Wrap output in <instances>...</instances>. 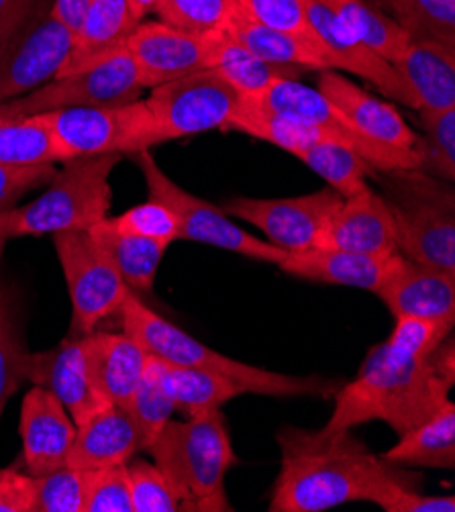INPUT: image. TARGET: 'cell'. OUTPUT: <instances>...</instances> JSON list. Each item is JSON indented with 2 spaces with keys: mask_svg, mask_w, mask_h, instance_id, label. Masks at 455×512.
Listing matches in <instances>:
<instances>
[{
  "mask_svg": "<svg viewBox=\"0 0 455 512\" xmlns=\"http://www.w3.org/2000/svg\"><path fill=\"white\" fill-rule=\"evenodd\" d=\"M60 143L66 162L105 153H137L160 143L158 125L145 100L127 105L78 107L37 115Z\"/></svg>",
  "mask_w": 455,
  "mask_h": 512,
  "instance_id": "cell-8",
  "label": "cell"
},
{
  "mask_svg": "<svg viewBox=\"0 0 455 512\" xmlns=\"http://www.w3.org/2000/svg\"><path fill=\"white\" fill-rule=\"evenodd\" d=\"M74 35L52 15L23 19L0 49V105L54 80L68 64Z\"/></svg>",
  "mask_w": 455,
  "mask_h": 512,
  "instance_id": "cell-14",
  "label": "cell"
},
{
  "mask_svg": "<svg viewBox=\"0 0 455 512\" xmlns=\"http://www.w3.org/2000/svg\"><path fill=\"white\" fill-rule=\"evenodd\" d=\"M398 255L400 253H392L388 258H376V255L343 249L311 247L298 253H288L278 268L302 280L362 288L376 294L394 268Z\"/></svg>",
  "mask_w": 455,
  "mask_h": 512,
  "instance_id": "cell-22",
  "label": "cell"
},
{
  "mask_svg": "<svg viewBox=\"0 0 455 512\" xmlns=\"http://www.w3.org/2000/svg\"><path fill=\"white\" fill-rule=\"evenodd\" d=\"M139 23L129 0H92L88 15L74 37L70 60L60 74L88 68L119 54Z\"/></svg>",
  "mask_w": 455,
  "mask_h": 512,
  "instance_id": "cell-25",
  "label": "cell"
},
{
  "mask_svg": "<svg viewBox=\"0 0 455 512\" xmlns=\"http://www.w3.org/2000/svg\"><path fill=\"white\" fill-rule=\"evenodd\" d=\"M231 37L243 43L249 51L270 64L296 68V70H333V62L327 51L294 35L268 29L251 19L235 0V7L225 29Z\"/></svg>",
  "mask_w": 455,
  "mask_h": 512,
  "instance_id": "cell-26",
  "label": "cell"
},
{
  "mask_svg": "<svg viewBox=\"0 0 455 512\" xmlns=\"http://www.w3.org/2000/svg\"><path fill=\"white\" fill-rule=\"evenodd\" d=\"M415 482H390L374 496L372 504H378L386 512H455V496L421 494Z\"/></svg>",
  "mask_w": 455,
  "mask_h": 512,
  "instance_id": "cell-46",
  "label": "cell"
},
{
  "mask_svg": "<svg viewBox=\"0 0 455 512\" xmlns=\"http://www.w3.org/2000/svg\"><path fill=\"white\" fill-rule=\"evenodd\" d=\"M52 237L72 300L70 337L90 335L119 311L129 286L88 229L62 231Z\"/></svg>",
  "mask_w": 455,
  "mask_h": 512,
  "instance_id": "cell-11",
  "label": "cell"
},
{
  "mask_svg": "<svg viewBox=\"0 0 455 512\" xmlns=\"http://www.w3.org/2000/svg\"><path fill=\"white\" fill-rule=\"evenodd\" d=\"M376 296L388 306L394 319L415 317L455 323V272L398 255Z\"/></svg>",
  "mask_w": 455,
  "mask_h": 512,
  "instance_id": "cell-19",
  "label": "cell"
},
{
  "mask_svg": "<svg viewBox=\"0 0 455 512\" xmlns=\"http://www.w3.org/2000/svg\"><path fill=\"white\" fill-rule=\"evenodd\" d=\"M133 158L143 174L145 188L149 198H154L176 215L178 219V239L209 243L213 247L233 251L249 260H258L266 264L280 266L286 258V251L272 245L266 239H260L237 227L221 207L202 200L196 194H190L178 186L154 160L149 149L133 153Z\"/></svg>",
  "mask_w": 455,
  "mask_h": 512,
  "instance_id": "cell-9",
  "label": "cell"
},
{
  "mask_svg": "<svg viewBox=\"0 0 455 512\" xmlns=\"http://www.w3.org/2000/svg\"><path fill=\"white\" fill-rule=\"evenodd\" d=\"M237 102L239 94L215 70H202L151 88L145 105L164 143L225 129Z\"/></svg>",
  "mask_w": 455,
  "mask_h": 512,
  "instance_id": "cell-12",
  "label": "cell"
},
{
  "mask_svg": "<svg viewBox=\"0 0 455 512\" xmlns=\"http://www.w3.org/2000/svg\"><path fill=\"white\" fill-rule=\"evenodd\" d=\"M54 174H56L54 164L35 166V168L0 166V213L17 207L19 198L31 192L33 188L49 184Z\"/></svg>",
  "mask_w": 455,
  "mask_h": 512,
  "instance_id": "cell-47",
  "label": "cell"
},
{
  "mask_svg": "<svg viewBox=\"0 0 455 512\" xmlns=\"http://www.w3.org/2000/svg\"><path fill=\"white\" fill-rule=\"evenodd\" d=\"M29 360L31 353L25 347L19 323L17 294L0 282V415L27 380Z\"/></svg>",
  "mask_w": 455,
  "mask_h": 512,
  "instance_id": "cell-35",
  "label": "cell"
},
{
  "mask_svg": "<svg viewBox=\"0 0 455 512\" xmlns=\"http://www.w3.org/2000/svg\"><path fill=\"white\" fill-rule=\"evenodd\" d=\"M109 219L119 231L154 239L166 247L178 241L180 227H178L176 215L166 207V204L154 198H149L143 204H137V207L125 211L119 217H109Z\"/></svg>",
  "mask_w": 455,
  "mask_h": 512,
  "instance_id": "cell-44",
  "label": "cell"
},
{
  "mask_svg": "<svg viewBox=\"0 0 455 512\" xmlns=\"http://www.w3.org/2000/svg\"><path fill=\"white\" fill-rule=\"evenodd\" d=\"M141 449L137 427L119 404H107L76 427L66 466L100 470L127 464Z\"/></svg>",
  "mask_w": 455,
  "mask_h": 512,
  "instance_id": "cell-23",
  "label": "cell"
},
{
  "mask_svg": "<svg viewBox=\"0 0 455 512\" xmlns=\"http://www.w3.org/2000/svg\"><path fill=\"white\" fill-rule=\"evenodd\" d=\"M323 3L378 56L392 66L411 45V37L388 13L368 0H323Z\"/></svg>",
  "mask_w": 455,
  "mask_h": 512,
  "instance_id": "cell-33",
  "label": "cell"
},
{
  "mask_svg": "<svg viewBox=\"0 0 455 512\" xmlns=\"http://www.w3.org/2000/svg\"><path fill=\"white\" fill-rule=\"evenodd\" d=\"M243 98L254 100L256 105L286 119L313 127L323 141H331L360 153L378 172L419 170V156L415 149H398L366 137L317 88L302 84L296 78H280L264 92Z\"/></svg>",
  "mask_w": 455,
  "mask_h": 512,
  "instance_id": "cell-7",
  "label": "cell"
},
{
  "mask_svg": "<svg viewBox=\"0 0 455 512\" xmlns=\"http://www.w3.org/2000/svg\"><path fill=\"white\" fill-rule=\"evenodd\" d=\"M209 70H215L239 96H256L276 80L296 78L302 72L258 58L227 31L211 33Z\"/></svg>",
  "mask_w": 455,
  "mask_h": 512,
  "instance_id": "cell-28",
  "label": "cell"
},
{
  "mask_svg": "<svg viewBox=\"0 0 455 512\" xmlns=\"http://www.w3.org/2000/svg\"><path fill=\"white\" fill-rule=\"evenodd\" d=\"M129 488L133 500V512H176L180 510V500L156 464L127 462Z\"/></svg>",
  "mask_w": 455,
  "mask_h": 512,
  "instance_id": "cell-43",
  "label": "cell"
},
{
  "mask_svg": "<svg viewBox=\"0 0 455 512\" xmlns=\"http://www.w3.org/2000/svg\"><path fill=\"white\" fill-rule=\"evenodd\" d=\"M90 3L92 0H54L49 15L76 37L88 15Z\"/></svg>",
  "mask_w": 455,
  "mask_h": 512,
  "instance_id": "cell-49",
  "label": "cell"
},
{
  "mask_svg": "<svg viewBox=\"0 0 455 512\" xmlns=\"http://www.w3.org/2000/svg\"><path fill=\"white\" fill-rule=\"evenodd\" d=\"M370 5H374V7H378L380 11H384V13H388L390 15V7H392V0H368Z\"/></svg>",
  "mask_w": 455,
  "mask_h": 512,
  "instance_id": "cell-54",
  "label": "cell"
},
{
  "mask_svg": "<svg viewBox=\"0 0 455 512\" xmlns=\"http://www.w3.org/2000/svg\"><path fill=\"white\" fill-rule=\"evenodd\" d=\"M390 17L411 41L431 39L455 49V0H392Z\"/></svg>",
  "mask_w": 455,
  "mask_h": 512,
  "instance_id": "cell-38",
  "label": "cell"
},
{
  "mask_svg": "<svg viewBox=\"0 0 455 512\" xmlns=\"http://www.w3.org/2000/svg\"><path fill=\"white\" fill-rule=\"evenodd\" d=\"M90 235L105 249L129 290H151L156 282L166 245L141 235L119 231L111 219L92 225Z\"/></svg>",
  "mask_w": 455,
  "mask_h": 512,
  "instance_id": "cell-30",
  "label": "cell"
},
{
  "mask_svg": "<svg viewBox=\"0 0 455 512\" xmlns=\"http://www.w3.org/2000/svg\"><path fill=\"white\" fill-rule=\"evenodd\" d=\"M19 5V0H0V23L7 19V15Z\"/></svg>",
  "mask_w": 455,
  "mask_h": 512,
  "instance_id": "cell-53",
  "label": "cell"
},
{
  "mask_svg": "<svg viewBox=\"0 0 455 512\" xmlns=\"http://www.w3.org/2000/svg\"><path fill=\"white\" fill-rule=\"evenodd\" d=\"M145 451L174 488L180 510H233L225 476L237 464V455L221 408L184 423L168 421Z\"/></svg>",
  "mask_w": 455,
  "mask_h": 512,
  "instance_id": "cell-4",
  "label": "cell"
},
{
  "mask_svg": "<svg viewBox=\"0 0 455 512\" xmlns=\"http://www.w3.org/2000/svg\"><path fill=\"white\" fill-rule=\"evenodd\" d=\"M158 3H160V0H129L131 11H133V15H135L139 21L145 19L149 13H154V9H156Z\"/></svg>",
  "mask_w": 455,
  "mask_h": 512,
  "instance_id": "cell-52",
  "label": "cell"
},
{
  "mask_svg": "<svg viewBox=\"0 0 455 512\" xmlns=\"http://www.w3.org/2000/svg\"><path fill=\"white\" fill-rule=\"evenodd\" d=\"M382 457L394 466L451 470L455 466V404L447 400L425 423L400 435Z\"/></svg>",
  "mask_w": 455,
  "mask_h": 512,
  "instance_id": "cell-29",
  "label": "cell"
},
{
  "mask_svg": "<svg viewBox=\"0 0 455 512\" xmlns=\"http://www.w3.org/2000/svg\"><path fill=\"white\" fill-rule=\"evenodd\" d=\"M27 17V0H19V5L7 15V19L0 23V49L5 47L9 37L15 33V29L21 25V21Z\"/></svg>",
  "mask_w": 455,
  "mask_h": 512,
  "instance_id": "cell-51",
  "label": "cell"
},
{
  "mask_svg": "<svg viewBox=\"0 0 455 512\" xmlns=\"http://www.w3.org/2000/svg\"><path fill=\"white\" fill-rule=\"evenodd\" d=\"M429 364L433 372L447 382L451 388L455 384V345H453V333H449L431 353H429Z\"/></svg>",
  "mask_w": 455,
  "mask_h": 512,
  "instance_id": "cell-50",
  "label": "cell"
},
{
  "mask_svg": "<svg viewBox=\"0 0 455 512\" xmlns=\"http://www.w3.org/2000/svg\"><path fill=\"white\" fill-rule=\"evenodd\" d=\"M453 321L396 317L390 337L372 347L360 372L335 392L325 431H345L370 421L386 423L398 437L419 427L449 400L451 386L429 364V353L453 333Z\"/></svg>",
  "mask_w": 455,
  "mask_h": 512,
  "instance_id": "cell-1",
  "label": "cell"
},
{
  "mask_svg": "<svg viewBox=\"0 0 455 512\" xmlns=\"http://www.w3.org/2000/svg\"><path fill=\"white\" fill-rule=\"evenodd\" d=\"M123 331L133 337L151 357L174 366H188L205 370L223 378H229L245 394H262L276 398L290 396H331L341 384L321 376H286L243 362L211 349L209 345L196 341L180 327L172 325L158 313L145 306L133 290L123 298L119 311Z\"/></svg>",
  "mask_w": 455,
  "mask_h": 512,
  "instance_id": "cell-3",
  "label": "cell"
},
{
  "mask_svg": "<svg viewBox=\"0 0 455 512\" xmlns=\"http://www.w3.org/2000/svg\"><path fill=\"white\" fill-rule=\"evenodd\" d=\"M237 3L256 23L325 49L309 21L305 0H237Z\"/></svg>",
  "mask_w": 455,
  "mask_h": 512,
  "instance_id": "cell-42",
  "label": "cell"
},
{
  "mask_svg": "<svg viewBox=\"0 0 455 512\" xmlns=\"http://www.w3.org/2000/svg\"><path fill=\"white\" fill-rule=\"evenodd\" d=\"M315 247H331L376 258L398 253L396 225L380 192L364 186L345 196L323 225Z\"/></svg>",
  "mask_w": 455,
  "mask_h": 512,
  "instance_id": "cell-18",
  "label": "cell"
},
{
  "mask_svg": "<svg viewBox=\"0 0 455 512\" xmlns=\"http://www.w3.org/2000/svg\"><path fill=\"white\" fill-rule=\"evenodd\" d=\"M413 90L419 109H455V49L431 41H411L394 64Z\"/></svg>",
  "mask_w": 455,
  "mask_h": 512,
  "instance_id": "cell-24",
  "label": "cell"
},
{
  "mask_svg": "<svg viewBox=\"0 0 455 512\" xmlns=\"http://www.w3.org/2000/svg\"><path fill=\"white\" fill-rule=\"evenodd\" d=\"M317 90L331 100L339 111H343L366 137L398 149L415 147L417 133L392 105L368 94L337 70H321Z\"/></svg>",
  "mask_w": 455,
  "mask_h": 512,
  "instance_id": "cell-21",
  "label": "cell"
},
{
  "mask_svg": "<svg viewBox=\"0 0 455 512\" xmlns=\"http://www.w3.org/2000/svg\"><path fill=\"white\" fill-rule=\"evenodd\" d=\"M396 225L398 253L455 272V190L421 170L374 172Z\"/></svg>",
  "mask_w": 455,
  "mask_h": 512,
  "instance_id": "cell-6",
  "label": "cell"
},
{
  "mask_svg": "<svg viewBox=\"0 0 455 512\" xmlns=\"http://www.w3.org/2000/svg\"><path fill=\"white\" fill-rule=\"evenodd\" d=\"M343 196L333 188L292 198H247L235 196L223 202V211L260 229L272 245L286 253L315 247L317 237L339 207Z\"/></svg>",
  "mask_w": 455,
  "mask_h": 512,
  "instance_id": "cell-13",
  "label": "cell"
},
{
  "mask_svg": "<svg viewBox=\"0 0 455 512\" xmlns=\"http://www.w3.org/2000/svg\"><path fill=\"white\" fill-rule=\"evenodd\" d=\"M235 0H160L154 13L162 23L188 33L223 31Z\"/></svg>",
  "mask_w": 455,
  "mask_h": 512,
  "instance_id": "cell-40",
  "label": "cell"
},
{
  "mask_svg": "<svg viewBox=\"0 0 455 512\" xmlns=\"http://www.w3.org/2000/svg\"><path fill=\"white\" fill-rule=\"evenodd\" d=\"M141 82L127 49L88 68L60 74L33 92L0 105V117L19 119L78 107L127 105L139 100Z\"/></svg>",
  "mask_w": 455,
  "mask_h": 512,
  "instance_id": "cell-10",
  "label": "cell"
},
{
  "mask_svg": "<svg viewBox=\"0 0 455 512\" xmlns=\"http://www.w3.org/2000/svg\"><path fill=\"white\" fill-rule=\"evenodd\" d=\"M98 380L107 398L121 408H127L133 392L143 380L151 355L125 331L109 333L94 331Z\"/></svg>",
  "mask_w": 455,
  "mask_h": 512,
  "instance_id": "cell-27",
  "label": "cell"
},
{
  "mask_svg": "<svg viewBox=\"0 0 455 512\" xmlns=\"http://www.w3.org/2000/svg\"><path fill=\"white\" fill-rule=\"evenodd\" d=\"M19 431L27 474L39 478L66 466L76 423L52 392L35 386L25 394Z\"/></svg>",
  "mask_w": 455,
  "mask_h": 512,
  "instance_id": "cell-20",
  "label": "cell"
},
{
  "mask_svg": "<svg viewBox=\"0 0 455 512\" xmlns=\"http://www.w3.org/2000/svg\"><path fill=\"white\" fill-rule=\"evenodd\" d=\"M211 33H188L162 21L139 23L127 39L143 88H156L164 82L209 70Z\"/></svg>",
  "mask_w": 455,
  "mask_h": 512,
  "instance_id": "cell-16",
  "label": "cell"
},
{
  "mask_svg": "<svg viewBox=\"0 0 455 512\" xmlns=\"http://www.w3.org/2000/svg\"><path fill=\"white\" fill-rule=\"evenodd\" d=\"M84 512H133L127 464L90 470Z\"/></svg>",
  "mask_w": 455,
  "mask_h": 512,
  "instance_id": "cell-45",
  "label": "cell"
},
{
  "mask_svg": "<svg viewBox=\"0 0 455 512\" xmlns=\"http://www.w3.org/2000/svg\"><path fill=\"white\" fill-rule=\"evenodd\" d=\"M125 411L131 415L137 427L141 449H147V445L156 439L164 425L172 421L176 406L162 382L156 357L149 360L147 372L139 382L137 390L133 392Z\"/></svg>",
  "mask_w": 455,
  "mask_h": 512,
  "instance_id": "cell-39",
  "label": "cell"
},
{
  "mask_svg": "<svg viewBox=\"0 0 455 512\" xmlns=\"http://www.w3.org/2000/svg\"><path fill=\"white\" fill-rule=\"evenodd\" d=\"M225 131H237L245 133L249 137H256L262 141H268L288 153H294L309 147L311 143L319 141L321 137L313 127H307L302 123H296L292 119H286L278 113H272L254 100L239 96L237 109L229 123L225 125Z\"/></svg>",
  "mask_w": 455,
  "mask_h": 512,
  "instance_id": "cell-34",
  "label": "cell"
},
{
  "mask_svg": "<svg viewBox=\"0 0 455 512\" xmlns=\"http://www.w3.org/2000/svg\"><path fill=\"white\" fill-rule=\"evenodd\" d=\"M90 470L58 468L35 478L33 512H84Z\"/></svg>",
  "mask_w": 455,
  "mask_h": 512,
  "instance_id": "cell-41",
  "label": "cell"
},
{
  "mask_svg": "<svg viewBox=\"0 0 455 512\" xmlns=\"http://www.w3.org/2000/svg\"><path fill=\"white\" fill-rule=\"evenodd\" d=\"M294 158L319 174L329 184V188L339 192L343 198L368 186L366 178L376 172L360 153L323 139L296 151Z\"/></svg>",
  "mask_w": 455,
  "mask_h": 512,
  "instance_id": "cell-36",
  "label": "cell"
},
{
  "mask_svg": "<svg viewBox=\"0 0 455 512\" xmlns=\"http://www.w3.org/2000/svg\"><path fill=\"white\" fill-rule=\"evenodd\" d=\"M119 160V153H105L64 162L41 196L0 213V251L9 239L90 229L107 219L113 198L109 180Z\"/></svg>",
  "mask_w": 455,
  "mask_h": 512,
  "instance_id": "cell-5",
  "label": "cell"
},
{
  "mask_svg": "<svg viewBox=\"0 0 455 512\" xmlns=\"http://www.w3.org/2000/svg\"><path fill=\"white\" fill-rule=\"evenodd\" d=\"M156 362L162 382L176 406V413H184L186 417L219 411L229 400L245 394L241 386L229 378L198 368L166 364L158 357Z\"/></svg>",
  "mask_w": 455,
  "mask_h": 512,
  "instance_id": "cell-31",
  "label": "cell"
},
{
  "mask_svg": "<svg viewBox=\"0 0 455 512\" xmlns=\"http://www.w3.org/2000/svg\"><path fill=\"white\" fill-rule=\"evenodd\" d=\"M27 380L52 392L82 425L90 415L111 404L98 380L94 337H68L58 347L31 353Z\"/></svg>",
  "mask_w": 455,
  "mask_h": 512,
  "instance_id": "cell-15",
  "label": "cell"
},
{
  "mask_svg": "<svg viewBox=\"0 0 455 512\" xmlns=\"http://www.w3.org/2000/svg\"><path fill=\"white\" fill-rule=\"evenodd\" d=\"M305 5L309 21L333 62V70L356 74L358 78L374 84L388 100L400 102V105L415 111L419 109L413 90L404 82L400 72L370 49L323 0H305Z\"/></svg>",
  "mask_w": 455,
  "mask_h": 512,
  "instance_id": "cell-17",
  "label": "cell"
},
{
  "mask_svg": "<svg viewBox=\"0 0 455 512\" xmlns=\"http://www.w3.org/2000/svg\"><path fill=\"white\" fill-rule=\"evenodd\" d=\"M280 472L272 490V512H323L347 502H372L390 482L417 480L372 453L345 431H278Z\"/></svg>",
  "mask_w": 455,
  "mask_h": 512,
  "instance_id": "cell-2",
  "label": "cell"
},
{
  "mask_svg": "<svg viewBox=\"0 0 455 512\" xmlns=\"http://www.w3.org/2000/svg\"><path fill=\"white\" fill-rule=\"evenodd\" d=\"M35 478L17 468H0V512H33Z\"/></svg>",
  "mask_w": 455,
  "mask_h": 512,
  "instance_id": "cell-48",
  "label": "cell"
},
{
  "mask_svg": "<svg viewBox=\"0 0 455 512\" xmlns=\"http://www.w3.org/2000/svg\"><path fill=\"white\" fill-rule=\"evenodd\" d=\"M415 153L419 170L443 182H455V109L427 111L417 109Z\"/></svg>",
  "mask_w": 455,
  "mask_h": 512,
  "instance_id": "cell-37",
  "label": "cell"
},
{
  "mask_svg": "<svg viewBox=\"0 0 455 512\" xmlns=\"http://www.w3.org/2000/svg\"><path fill=\"white\" fill-rule=\"evenodd\" d=\"M66 162L54 133L37 117H0V166L35 168Z\"/></svg>",
  "mask_w": 455,
  "mask_h": 512,
  "instance_id": "cell-32",
  "label": "cell"
}]
</instances>
